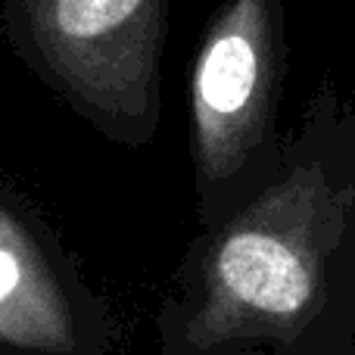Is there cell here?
Masks as SVG:
<instances>
[{"label":"cell","mask_w":355,"mask_h":355,"mask_svg":"<svg viewBox=\"0 0 355 355\" xmlns=\"http://www.w3.org/2000/svg\"><path fill=\"white\" fill-rule=\"evenodd\" d=\"M287 3L225 0L209 16L187 85L196 221L215 227L252 200L284 153Z\"/></svg>","instance_id":"cell-3"},{"label":"cell","mask_w":355,"mask_h":355,"mask_svg":"<svg viewBox=\"0 0 355 355\" xmlns=\"http://www.w3.org/2000/svg\"><path fill=\"white\" fill-rule=\"evenodd\" d=\"M153 355H355V106L334 81L262 190L187 243Z\"/></svg>","instance_id":"cell-1"},{"label":"cell","mask_w":355,"mask_h":355,"mask_svg":"<svg viewBox=\"0 0 355 355\" xmlns=\"http://www.w3.org/2000/svg\"><path fill=\"white\" fill-rule=\"evenodd\" d=\"M168 0H0L19 62L97 135L147 150L162 122Z\"/></svg>","instance_id":"cell-2"},{"label":"cell","mask_w":355,"mask_h":355,"mask_svg":"<svg viewBox=\"0 0 355 355\" xmlns=\"http://www.w3.org/2000/svg\"><path fill=\"white\" fill-rule=\"evenodd\" d=\"M112 340L110 302L0 175V355H110Z\"/></svg>","instance_id":"cell-4"}]
</instances>
